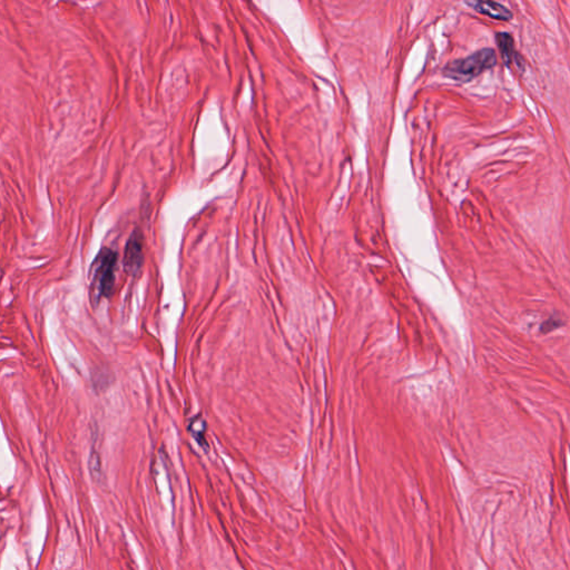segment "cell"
<instances>
[{
	"label": "cell",
	"instance_id": "cell-1",
	"mask_svg": "<svg viewBox=\"0 0 570 570\" xmlns=\"http://www.w3.org/2000/svg\"><path fill=\"white\" fill-rule=\"evenodd\" d=\"M496 65V51L492 48H483L470 56L451 61L443 68V75L457 82H470Z\"/></svg>",
	"mask_w": 570,
	"mask_h": 570
},
{
	"label": "cell",
	"instance_id": "cell-2",
	"mask_svg": "<svg viewBox=\"0 0 570 570\" xmlns=\"http://www.w3.org/2000/svg\"><path fill=\"white\" fill-rule=\"evenodd\" d=\"M117 254L111 249H101L93 264L92 290L96 297H109L113 292L115 281Z\"/></svg>",
	"mask_w": 570,
	"mask_h": 570
},
{
	"label": "cell",
	"instance_id": "cell-3",
	"mask_svg": "<svg viewBox=\"0 0 570 570\" xmlns=\"http://www.w3.org/2000/svg\"><path fill=\"white\" fill-rule=\"evenodd\" d=\"M143 262V237L141 233L134 232L125 249L124 266L128 273L135 275L141 271Z\"/></svg>",
	"mask_w": 570,
	"mask_h": 570
},
{
	"label": "cell",
	"instance_id": "cell-4",
	"mask_svg": "<svg viewBox=\"0 0 570 570\" xmlns=\"http://www.w3.org/2000/svg\"><path fill=\"white\" fill-rule=\"evenodd\" d=\"M466 4L472 9H475L477 13L485 15L489 18L496 19V20L508 22V20H512L514 17V13L509 8H507L506 6L496 3V1H467Z\"/></svg>",
	"mask_w": 570,
	"mask_h": 570
},
{
	"label": "cell",
	"instance_id": "cell-5",
	"mask_svg": "<svg viewBox=\"0 0 570 570\" xmlns=\"http://www.w3.org/2000/svg\"><path fill=\"white\" fill-rule=\"evenodd\" d=\"M496 40L502 61H504L506 66H510L514 63L520 66L521 64L518 61V57L519 56H518V54L516 53V49H514V38L512 37V35L508 34V32H498Z\"/></svg>",
	"mask_w": 570,
	"mask_h": 570
},
{
	"label": "cell",
	"instance_id": "cell-6",
	"mask_svg": "<svg viewBox=\"0 0 570 570\" xmlns=\"http://www.w3.org/2000/svg\"><path fill=\"white\" fill-rule=\"evenodd\" d=\"M190 431H191L193 437L197 439V442H199L202 447L207 446L206 439H205L204 437L205 423L204 422L202 421L199 418H195V419L191 422V425H190Z\"/></svg>",
	"mask_w": 570,
	"mask_h": 570
},
{
	"label": "cell",
	"instance_id": "cell-7",
	"mask_svg": "<svg viewBox=\"0 0 570 570\" xmlns=\"http://www.w3.org/2000/svg\"><path fill=\"white\" fill-rule=\"evenodd\" d=\"M89 468L92 476L95 478L96 481H99L101 475V464L99 454L95 451H92V454H90Z\"/></svg>",
	"mask_w": 570,
	"mask_h": 570
}]
</instances>
